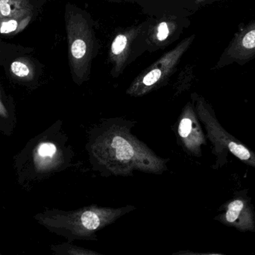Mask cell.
I'll list each match as a JSON object with an SVG mask.
<instances>
[{"mask_svg": "<svg viewBox=\"0 0 255 255\" xmlns=\"http://www.w3.org/2000/svg\"><path fill=\"white\" fill-rule=\"evenodd\" d=\"M53 129L31 138L13 157V170L16 184L30 192L36 184L59 168V146Z\"/></svg>", "mask_w": 255, "mask_h": 255, "instance_id": "6da1fadb", "label": "cell"}, {"mask_svg": "<svg viewBox=\"0 0 255 255\" xmlns=\"http://www.w3.org/2000/svg\"><path fill=\"white\" fill-rule=\"evenodd\" d=\"M66 27L69 60L72 73L79 79L88 77L95 50V36L86 14L75 7H67Z\"/></svg>", "mask_w": 255, "mask_h": 255, "instance_id": "7a4b0ae2", "label": "cell"}, {"mask_svg": "<svg viewBox=\"0 0 255 255\" xmlns=\"http://www.w3.org/2000/svg\"><path fill=\"white\" fill-rule=\"evenodd\" d=\"M151 24L148 22L128 28L120 33L112 41L110 49V60L113 63L115 73H121L133 60V55H138L137 45L147 42Z\"/></svg>", "mask_w": 255, "mask_h": 255, "instance_id": "3957f363", "label": "cell"}, {"mask_svg": "<svg viewBox=\"0 0 255 255\" xmlns=\"http://www.w3.org/2000/svg\"><path fill=\"white\" fill-rule=\"evenodd\" d=\"M190 44V39H186L173 49L165 53L157 61L145 69L136 79L135 85L142 89L151 88L169 77L176 69L180 59Z\"/></svg>", "mask_w": 255, "mask_h": 255, "instance_id": "277c9868", "label": "cell"}, {"mask_svg": "<svg viewBox=\"0 0 255 255\" xmlns=\"http://www.w3.org/2000/svg\"><path fill=\"white\" fill-rule=\"evenodd\" d=\"M178 28V24L173 19L160 21L157 25H151L147 39L148 49H158L159 46L169 43L168 40L174 37Z\"/></svg>", "mask_w": 255, "mask_h": 255, "instance_id": "5b68a950", "label": "cell"}, {"mask_svg": "<svg viewBox=\"0 0 255 255\" xmlns=\"http://www.w3.org/2000/svg\"><path fill=\"white\" fill-rule=\"evenodd\" d=\"M28 0H0V17L24 19L31 16Z\"/></svg>", "mask_w": 255, "mask_h": 255, "instance_id": "8992f818", "label": "cell"}, {"mask_svg": "<svg viewBox=\"0 0 255 255\" xmlns=\"http://www.w3.org/2000/svg\"><path fill=\"white\" fill-rule=\"evenodd\" d=\"M31 16L24 19L0 17V34H7L23 29L29 22Z\"/></svg>", "mask_w": 255, "mask_h": 255, "instance_id": "52a82bcc", "label": "cell"}, {"mask_svg": "<svg viewBox=\"0 0 255 255\" xmlns=\"http://www.w3.org/2000/svg\"><path fill=\"white\" fill-rule=\"evenodd\" d=\"M10 72L15 77L22 80H31L33 73L29 66L23 61H14L10 64Z\"/></svg>", "mask_w": 255, "mask_h": 255, "instance_id": "ba28073f", "label": "cell"}, {"mask_svg": "<svg viewBox=\"0 0 255 255\" xmlns=\"http://www.w3.org/2000/svg\"><path fill=\"white\" fill-rule=\"evenodd\" d=\"M82 224L85 229L89 231H94L100 226V218L95 213L88 211L84 213L82 216Z\"/></svg>", "mask_w": 255, "mask_h": 255, "instance_id": "9c48e42d", "label": "cell"}, {"mask_svg": "<svg viewBox=\"0 0 255 255\" xmlns=\"http://www.w3.org/2000/svg\"><path fill=\"white\" fill-rule=\"evenodd\" d=\"M229 148L234 155L236 156L238 158L241 159V160H249L251 158V154H250V151L241 144L231 142L229 144Z\"/></svg>", "mask_w": 255, "mask_h": 255, "instance_id": "30bf717a", "label": "cell"}, {"mask_svg": "<svg viewBox=\"0 0 255 255\" xmlns=\"http://www.w3.org/2000/svg\"><path fill=\"white\" fill-rule=\"evenodd\" d=\"M192 121L189 118H184L181 121L179 126V134L182 137L186 138L188 136L191 132Z\"/></svg>", "mask_w": 255, "mask_h": 255, "instance_id": "8fae6325", "label": "cell"}, {"mask_svg": "<svg viewBox=\"0 0 255 255\" xmlns=\"http://www.w3.org/2000/svg\"><path fill=\"white\" fill-rule=\"evenodd\" d=\"M243 46L247 49L255 47V30L249 31L243 39Z\"/></svg>", "mask_w": 255, "mask_h": 255, "instance_id": "7c38bea8", "label": "cell"}, {"mask_svg": "<svg viewBox=\"0 0 255 255\" xmlns=\"http://www.w3.org/2000/svg\"><path fill=\"white\" fill-rule=\"evenodd\" d=\"M240 213L241 212L233 211V210H228L227 213H226V220L229 223H234V222L238 220V217H239Z\"/></svg>", "mask_w": 255, "mask_h": 255, "instance_id": "4fadbf2b", "label": "cell"}, {"mask_svg": "<svg viewBox=\"0 0 255 255\" xmlns=\"http://www.w3.org/2000/svg\"><path fill=\"white\" fill-rule=\"evenodd\" d=\"M244 205L242 201L236 200L235 202H232L229 205V209L233 210V211H238L241 212L244 208Z\"/></svg>", "mask_w": 255, "mask_h": 255, "instance_id": "5bb4252c", "label": "cell"}, {"mask_svg": "<svg viewBox=\"0 0 255 255\" xmlns=\"http://www.w3.org/2000/svg\"><path fill=\"white\" fill-rule=\"evenodd\" d=\"M0 133H3V129L2 127H1V124H0Z\"/></svg>", "mask_w": 255, "mask_h": 255, "instance_id": "9a60e30c", "label": "cell"}]
</instances>
